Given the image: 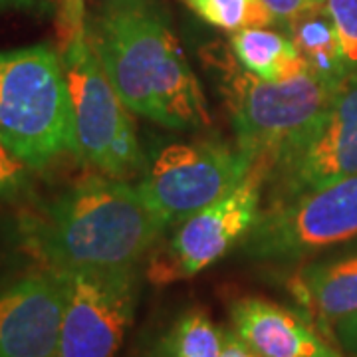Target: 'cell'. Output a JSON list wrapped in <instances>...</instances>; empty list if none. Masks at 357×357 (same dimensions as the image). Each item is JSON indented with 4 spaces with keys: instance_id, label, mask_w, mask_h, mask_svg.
<instances>
[{
    "instance_id": "d4e9b609",
    "label": "cell",
    "mask_w": 357,
    "mask_h": 357,
    "mask_svg": "<svg viewBox=\"0 0 357 357\" xmlns=\"http://www.w3.org/2000/svg\"><path fill=\"white\" fill-rule=\"evenodd\" d=\"M151 357H171V354H169L165 347L161 345V351H157V354H155V356H151Z\"/></svg>"
},
{
    "instance_id": "5bb4252c",
    "label": "cell",
    "mask_w": 357,
    "mask_h": 357,
    "mask_svg": "<svg viewBox=\"0 0 357 357\" xmlns=\"http://www.w3.org/2000/svg\"><path fill=\"white\" fill-rule=\"evenodd\" d=\"M230 50L244 72L264 82H282L307 70L292 36L268 28H246L234 32Z\"/></svg>"
},
{
    "instance_id": "ac0fdd59",
    "label": "cell",
    "mask_w": 357,
    "mask_h": 357,
    "mask_svg": "<svg viewBox=\"0 0 357 357\" xmlns=\"http://www.w3.org/2000/svg\"><path fill=\"white\" fill-rule=\"evenodd\" d=\"M324 10L337 32L345 62L357 72V0H326Z\"/></svg>"
},
{
    "instance_id": "277c9868",
    "label": "cell",
    "mask_w": 357,
    "mask_h": 357,
    "mask_svg": "<svg viewBox=\"0 0 357 357\" xmlns=\"http://www.w3.org/2000/svg\"><path fill=\"white\" fill-rule=\"evenodd\" d=\"M62 64L72 107V153L115 178L145 171V155L129 109L91 50L84 20L68 24Z\"/></svg>"
},
{
    "instance_id": "d6986e66",
    "label": "cell",
    "mask_w": 357,
    "mask_h": 357,
    "mask_svg": "<svg viewBox=\"0 0 357 357\" xmlns=\"http://www.w3.org/2000/svg\"><path fill=\"white\" fill-rule=\"evenodd\" d=\"M32 169L0 143V201H16L30 187Z\"/></svg>"
},
{
    "instance_id": "6da1fadb",
    "label": "cell",
    "mask_w": 357,
    "mask_h": 357,
    "mask_svg": "<svg viewBox=\"0 0 357 357\" xmlns=\"http://www.w3.org/2000/svg\"><path fill=\"white\" fill-rule=\"evenodd\" d=\"M84 30L131 114L171 129L211 121L201 84L157 0H105L84 14Z\"/></svg>"
},
{
    "instance_id": "9c48e42d",
    "label": "cell",
    "mask_w": 357,
    "mask_h": 357,
    "mask_svg": "<svg viewBox=\"0 0 357 357\" xmlns=\"http://www.w3.org/2000/svg\"><path fill=\"white\" fill-rule=\"evenodd\" d=\"M266 175L268 163H256L238 187L178 222L181 227L169 241L163 258L151 264V280L165 284L191 278L244 241L260 218L262 183Z\"/></svg>"
},
{
    "instance_id": "cb8c5ba5",
    "label": "cell",
    "mask_w": 357,
    "mask_h": 357,
    "mask_svg": "<svg viewBox=\"0 0 357 357\" xmlns=\"http://www.w3.org/2000/svg\"><path fill=\"white\" fill-rule=\"evenodd\" d=\"M79 6H84L82 0H66V8H79Z\"/></svg>"
},
{
    "instance_id": "ba28073f",
    "label": "cell",
    "mask_w": 357,
    "mask_h": 357,
    "mask_svg": "<svg viewBox=\"0 0 357 357\" xmlns=\"http://www.w3.org/2000/svg\"><path fill=\"white\" fill-rule=\"evenodd\" d=\"M357 236V175L274 204L244 238L255 258L292 260Z\"/></svg>"
},
{
    "instance_id": "603a6c76",
    "label": "cell",
    "mask_w": 357,
    "mask_h": 357,
    "mask_svg": "<svg viewBox=\"0 0 357 357\" xmlns=\"http://www.w3.org/2000/svg\"><path fill=\"white\" fill-rule=\"evenodd\" d=\"M220 357H258L255 351H250L246 345L243 344V340L234 332L227 333V342H225V349Z\"/></svg>"
},
{
    "instance_id": "30bf717a",
    "label": "cell",
    "mask_w": 357,
    "mask_h": 357,
    "mask_svg": "<svg viewBox=\"0 0 357 357\" xmlns=\"http://www.w3.org/2000/svg\"><path fill=\"white\" fill-rule=\"evenodd\" d=\"M282 201L357 175V72L335 88L312 129L274 159Z\"/></svg>"
},
{
    "instance_id": "7c38bea8",
    "label": "cell",
    "mask_w": 357,
    "mask_h": 357,
    "mask_svg": "<svg viewBox=\"0 0 357 357\" xmlns=\"http://www.w3.org/2000/svg\"><path fill=\"white\" fill-rule=\"evenodd\" d=\"M234 333L258 357H345L302 314L264 298H241L230 306Z\"/></svg>"
},
{
    "instance_id": "7a4b0ae2",
    "label": "cell",
    "mask_w": 357,
    "mask_h": 357,
    "mask_svg": "<svg viewBox=\"0 0 357 357\" xmlns=\"http://www.w3.org/2000/svg\"><path fill=\"white\" fill-rule=\"evenodd\" d=\"M167 225L123 178L88 177L22 220L30 252L52 270L135 266Z\"/></svg>"
},
{
    "instance_id": "8992f818",
    "label": "cell",
    "mask_w": 357,
    "mask_h": 357,
    "mask_svg": "<svg viewBox=\"0 0 357 357\" xmlns=\"http://www.w3.org/2000/svg\"><path fill=\"white\" fill-rule=\"evenodd\" d=\"M255 165L241 147L208 141L173 143L145 165L135 187L155 215L173 225L217 203L238 187Z\"/></svg>"
},
{
    "instance_id": "3957f363",
    "label": "cell",
    "mask_w": 357,
    "mask_h": 357,
    "mask_svg": "<svg viewBox=\"0 0 357 357\" xmlns=\"http://www.w3.org/2000/svg\"><path fill=\"white\" fill-rule=\"evenodd\" d=\"M0 143L32 171L74 151L62 54L52 44L0 52Z\"/></svg>"
},
{
    "instance_id": "e0dca14e",
    "label": "cell",
    "mask_w": 357,
    "mask_h": 357,
    "mask_svg": "<svg viewBox=\"0 0 357 357\" xmlns=\"http://www.w3.org/2000/svg\"><path fill=\"white\" fill-rule=\"evenodd\" d=\"M204 22L227 32L276 24L264 0H183Z\"/></svg>"
},
{
    "instance_id": "ffe728a7",
    "label": "cell",
    "mask_w": 357,
    "mask_h": 357,
    "mask_svg": "<svg viewBox=\"0 0 357 357\" xmlns=\"http://www.w3.org/2000/svg\"><path fill=\"white\" fill-rule=\"evenodd\" d=\"M264 4L274 16L276 24L288 28L302 16L321 10L326 6V0H264Z\"/></svg>"
},
{
    "instance_id": "52a82bcc",
    "label": "cell",
    "mask_w": 357,
    "mask_h": 357,
    "mask_svg": "<svg viewBox=\"0 0 357 357\" xmlns=\"http://www.w3.org/2000/svg\"><path fill=\"white\" fill-rule=\"evenodd\" d=\"M64 316L58 357H115L139 300L135 266L58 270Z\"/></svg>"
},
{
    "instance_id": "2e32d148",
    "label": "cell",
    "mask_w": 357,
    "mask_h": 357,
    "mask_svg": "<svg viewBox=\"0 0 357 357\" xmlns=\"http://www.w3.org/2000/svg\"><path fill=\"white\" fill-rule=\"evenodd\" d=\"M227 333L203 310H189L177 319L163 347L171 357H220Z\"/></svg>"
},
{
    "instance_id": "5b68a950",
    "label": "cell",
    "mask_w": 357,
    "mask_h": 357,
    "mask_svg": "<svg viewBox=\"0 0 357 357\" xmlns=\"http://www.w3.org/2000/svg\"><path fill=\"white\" fill-rule=\"evenodd\" d=\"M333 91L310 68L282 82H264L248 72L227 77L238 147L270 167L284 147L312 129Z\"/></svg>"
},
{
    "instance_id": "9a60e30c",
    "label": "cell",
    "mask_w": 357,
    "mask_h": 357,
    "mask_svg": "<svg viewBox=\"0 0 357 357\" xmlns=\"http://www.w3.org/2000/svg\"><path fill=\"white\" fill-rule=\"evenodd\" d=\"M288 28L310 72H314L324 84L337 88L345 77L354 74L345 62L337 32L324 8L302 16Z\"/></svg>"
},
{
    "instance_id": "7402d4cb",
    "label": "cell",
    "mask_w": 357,
    "mask_h": 357,
    "mask_svg": "<svg viewBox=\"0 0 357 357\" xmlns=\"http://www.w3.org/2000/svg\"><path fill=\"white\" fill-rule=\"evenodd\" d=\"M54 0H0V14L2 13H34L52 6Z\"/></svg>"
},
{
    "instance_id": "4fadbf2b",
    "label": "cell",
    "mask_w": 357,
    "mask_h": 357,
    "mask_svg": "<svg viewBox=\"0 0 357 357\" xmlns=\"http://www.w3.org/2000/svg\"><path fill=\"white\" fill-rule=\"evenodd\" d=\"M300 290L326 324L357 314V255L310 264L302 270Z\"/></svg>"
},
{
    "instance_id": "8fae6325",
    "label": "cell",
    "mask_w": 357,
    "mask_h": 357,
    "mask_svg": "<svg viewBox=\"0 0 357 357\" xmlns=\"http://www.w3.org/2000/svg\"><path fill=\"white\" fill-rule=\"evenodd\" d=\"M64 316L62 272L46 268L0 288V357H58Z\"/></svg>"
},
{
    "instance_id": "44dd1931",
    "label": "cell",
    "mask_w": 357,
    "mask_h": 357,
    "mask_svg": "<svg viewBox=\"0 0 357 357\" xmlns=\"http://www.w3.org/2000/svg\"><path fill=\"white\" fill-rule=\"evenodd\" d=\"M335 333L345 351L349 356L357 357V314L340 319L335 324Z\"/></svg>"
}]
</instances>
